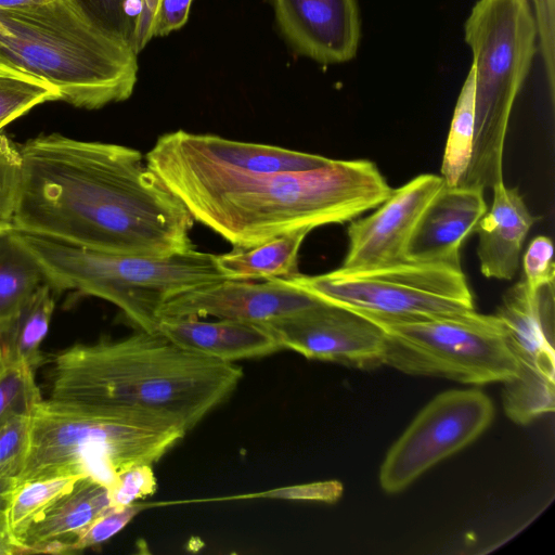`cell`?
Segmentation results:
<instances>
[{
  "label": "cell",
  "mask_w": 555,
  "mask_h": 555,
  "mask_svg": "<svg viewBox=\"0 0 555 555\" xmlns=\"http://www.w3.org/2000/svg\"><path fill=\"white\" fill-rule=\"evenodd\" d=\"M21 554V550L11 540L0 537V555Z\"/></svg>",
  "instance_id": "cell-39"
},
{
  "label": "cell",
  "mask_w": 555,
  "mask_h": 555,
  "mask_svg": "<svg viewBox=\"0 0 555 555\" xmlns=\"http://www.w3.org/2000/svg\"><path fill=\"white\" fill-rule=\"evenodd\" d=\"M52 1L54 0H0V10H29Z\"/></svg>",
  "instance_id": "cell-38"
},
{
  "label": "cell",
  "mask_w": 555,
  "mask_h": 555,
  "mask_svg": "<svg viewBox=\"0 0 555 555\" xmlns=\"http://www.w3.org/2000/svg\"><path fill=\"white\" fill-rule=\"evenodd\" d=\"M485 190L443 185L423 210L405 248V260L462 270L461 247L486 214Z\"/></svg>",
  "instance_id": "cell-16"
},
{
  "label": "cell",
  "mask_w": 555,
  "mask_h": 555,
  "mask_svg": "<svg viewBox=\"0 0 555 555\" xmlns=\"http://www.w3.org/2000/svg\"><path fill=\"white\" fill-rule=\"evenodd\" d=\"M309 232L298 230L254 247L216 255L217 266L228 280L291 279L299 274L298 254Z\"/></svg>",
  "instance_id": "cell-22"
},
{
  "label": "cell",
  "mask_w": 555,
  "mask_h": 555,
  "mask_svg": "<svg viewBox=\"0 0 555 555\" xmlns=\"http://www.w3.org/2000/svg\"><path fill=\"white\" fill-rule=\"evenodd\" d=\"M12 493L13 492L0 493V537L9 539L11 541H12V539H11V532H10L9 509H10Z\"/></svg>",
  "instance_id": "cell-37"
},
{
  "label": "cell",
  "mask_w": 555,
  "mask_h": 555,
  "mask_svg": "<svg viewBox=\"0 0 555 555\" xmlns=\"http://www.w3.org/2000/svg\"><path fill=\"white\" fill-rule=\"evenodd\" d=\"M108 488L90 477H79L26 531L23 554H38L54 541H66L109 508Z\"/></svg>",
  "instance_id": "cell-20"
},
{
  "label": "cell",
  "mask_w": 555,
  "mask_h": 555,
  "mask_svg": "<svg viewBox=\"0 0 555 555\" xmlns=\"http://www.w3.org/2000/svg\"><path fill=\"white\" fill-rule=\"evenodd\" d=\"M143 508L133 503L121 507L111 506L83 530L66 541H55L49 544V554H74L96 546L121 531Z\"/></svg>",
  "instance_id": "cell-29"
},
{
  "label": "cell",
  "mask_w": 555,
  "mask_h": 555,
  "mask_svg": "<svg viewBox=\"0 0 555 555\" xmlns=\"http://www.w3.org/2000/svg\"><path fill=\"white\" fill-rule=\"evenodd\" d=\"M53 291L41 284L0 332V359L36 372L46 363L41 351L54 311Z\"/></svg>",
  "instance_id": "cell-21"
},
{
  "label": "cell",
  "mask_w": 555,
  "mask_h": 555,
  "mask_svg": "<svg viewBox=\"0 0 555 555\" xmlns=\"http://www.w3.org/2000/svg\"><path fill=\"white\" fill-rule=\"evenodd\" d=\"M22 158L18 145L0 132V236L13 230Z\"/></svg>",
  "instance_id": "cell-30"
},
{
  "label": "cell",
  "mask_w": 555,
  "mask_h": 555,
  "mask_svg": "<svg viewBox=\"0 0 555 555\" xmlns=\"http://www.w3.org/2000/svg\"><path fill=\"white\" fill-rule=\"evenodd\" d=\"M153 465L140 464L121 472L108 489L111 505L121 507L153 494L157 483Z\"/></svg>",
  "instance_id": "cell-32"
},
{
  "label": "cell",
  "mask_w": 555,
  "mask_h": 555,
  "mask_svg": "<svg viewBox=\"0 0 555 555\" xmlns=\"http://www.w3.org/2000/svg\"><path fill=\"white\" fill-rule=\"evenodd\" d=\"M30 414L16 415L0 426V493L13 492L26 464Z\"/></svg>",
  "instance_id": "cell-28"
},
{
  "label": "cell",
  "mask_w": 555,
  "mask_h": 555,
  "mask_svg": "<svg viewBox=\"0 0 555 555\" xmlns=\"http://www.w3.org/2000/svg\"><path fill=\"white\" fill-rule=\"evenodd\" d=\"M464 34L474 59L475 126L470 163L459 184L486 190L503 181L511 112L537 51L530 0L477 1Z\"/></svg>",
  "instance_id": "cell-7"
},
{
  "label": "cell",
  "mask_w": 555,
  "mask_h": 555,
  "mask_svg": "<svg viewBox=\"0 0 555 555\" xmlns=\"http://www.w3.org/2000/svg\"><path fill=\"white\" fill-rule=\"evenodd\" d=\"M13 230L112 254L162 258L194 247V219L129 146L40 134L18 145Z\"/></svg>",
  "instance_id": "cell-1"
},
{
  "label": "cell",
  "mask_w": 555,
  "mask_h": 555,
  "mask_svg": "<svg viewBox=\"0 0 555 555\" xmlns=\"http://www.w3.org/2000/svg\"><path fill=\"white\" fill-rule=\"evenodd\" d=\"M42 399L33 370L0 359V426L13 416L31 414Z\"/></svg>",
  "instance_id": "cell-27"
},
{
  "label": "cell",
  "mask_w": 555,
  "mask_h": 555,
  "mask_svg": "<svg viewBox=\"0 0 555 555\" xmlns=\"http://www.w3.org/2000/svg\"><path fill=\"white\" fill-rule=\"evenodd\" d=\"M441 176L420 175L399 189L377 209L351 220L346 269H371L405 261V248L412 232L430 199L443 185Z\"/></svg>",
  "instance_id": "cell-13"
},
{
  "label": "cell",
  "mask_w": 555,
  "mask_h": 555,
  "mask_svg": "<svg viewBox=\"0 0 555 555\" xmlns=\"http://www.w3.org/2000/svg\"><path fill=\"white\" fill-rule=\"evenodd\" d=\"M553 243L550 237H534L524 255L525 283L530 293L553 284L555 278Z\"/></svg>",
  "instance_id": "cell-33"
},
{
  "label": "cell",
  "mask_w": 555,
  "mask_h": 555,
  "mask_svg": "<svg viewBox=\"0 0 555 555\" xmlns=\"http://www.w3.org/2000/svg\"><path fill=\"white\" fill-rule=\"evenodd\" d=\"M321 300L281 279L254 283L224 280L169 299L162 318L214 317L264 324L310 308Z\"/></svg>",
  "instance_id": "cell-14"
},
{
  "label": "cell",
  "mask_w": 555,
  "mask_h": 555,
  "mask_svg": "<svg viewBox=\"0 0 555 555\" xmlns=\"http://www.w3.org/2000/svg\"><path fill=\"white\" fill-rule=\"evenodd\" d=\"M280 30L299 54L321 64L352 60L361 38L357 0H272Z\"/></svg>",
  "instance_id": "cell-15"
},
{
  "label": "cell",
  "mask_w": 555,
  "mask_h": 555,
  "mask_svg": "<svg viewBox=\"0 0 555 555\" xmlns=\"http://www.w3.org/2000/svg\"><path fill=\"white\" fill-rule=\"evenodd\" d=\"M49 398L168 414L188 430L222 404L244 376L233 362L185 350L158 332L75 344L52 358Z\"/></svg>",
  "instance_id": "cell-3"
},
{
  "label": "cell",
  "mask_w": 555,
  "mask_h": 555,
  "mask_svg": "<svg viewBox=\"0 0 555 555\" xmlns=\"http://www.w3.org/2000/svg\"><path fill=\"white\" fill-rule=\"evenodd\" d=\"M530 1H532V3H535V2H538V1H540V0H530Z\"/></svg>",
  "instance_id": "cell-40"
},
{
  "label": "cell",
  "mask_w": 555,
  "mask_h": 555,
  "mask_svg": "<svg viewBox=\"0 0 555 555\" xmlns=\"http://www.w3.org/2000/svg\"><path fill=\"white\" fill-rule=\"evenodd\" d=\"M474 126L475 73L470 67L456 101L442 158L441 177L446 185H457L469 166Z\"/></svg>",
  "instance_id": "cell-24"
},
{
  "label": "cell",
  "mask_w": 555,
  "mask_h": 555,
  "mask_svg": "<svg viewBox=\"0 0 555 555\" xmlns=\"http://www.w3.org/2000/svg\"><path fill=\"white\" fill-rule=\"evenodd\" d=\"M492 190V205L475 231L480 271L489 279L512 280L526 236L539 217L529 211L517 188L501 181Z\"/></svg>",
  "instance_id": "cell-19"
},
{
  "label": "cell",
  "mask_w": 555,
  "mask_h": 555,
  "mask_svg": "<svg viewBox=\"0 0 555 555\" xmlns=\"http://www.w3.org/2000/svg\"><path fill=\"white\" fill-rule=\"evenodd\" d=\"M375 323L386 335L384 365L405 374L475 385L505 383L516 375V361L494 314L470 310L413 321Z\"/></svg>",
  "instance_id": "cell-9"
},
{
  "label": "cell",
  "mask_w": 555,
  "mask_h": 555,
  "mask_svg": "<svg viewBox=\"0 0 555 555\" xmlns=\"http://www.w3.org/2000/svg\"><path fill=\"white\" fill-rule=\"evenodd\" d=\"M51 101H60V93L50 82L0 64V131L35 106Z\"/></svg>",
  "instance_id": "cell-26"
},
{
  "label": "cell",
  "mask_w": 555,
  "mask_h": 555,
  "mask_svg": "<svg viewBox=\"0 0 555 555\" xmlns=\"http://www.w3.org/2000/svg\"><path fill=\"white\" fill-rule=\"evenodd\" d=\"M151 150L202 166L249 172L306 171L324 167L332 160L315 154L184 130L160 135Z\"/></svg>",
  "instance_id": "cell-17"
},
{
  "label": "cell",
  "mask_w": 555,
  "mask_h": 555,
  "mask_svg": "<svg viewBox=\"0 0 555 555\" xmlns=\"http://www.w3.org/2000/svg\"><path fill=\"white\" fill-rule=\"evenodd\" d=\"M315 298L375 322L413 321L474 310L460 269L402 261L371 269L339 268L318 275L281 279Z\"/></svg>",
  "instance_id": "cell-8"
},
{
  "label": "cell",
  "mask_w": 555,
  "mask_h": 555,
  "mask_svg": "<svg viewBox=\"0 0 555 555\" xmlns=\"http://www.w3.org/2000/svg\"><path fill=\"white\" fill-rule=\"evenodd\" d=\"M192 1L159 0L153 36L164 37L182 28L189 20Z\"/></svg>",
  "instance_id": "cell-35"
},
{
  "label": "cell",
  "mask_w": 555,
  "mask_h": 555,
  "mask_svg": "<svg viewBox=\"0 0 555 555\" xmlns=\"http://www.w3.org/2000/svg\"><path fill=\"white\" fill-rule=\"evenodd\" d=\"M79 477L36 479L21 483L12 493L9 522L11 539L23 554L22 540L28 528L65 492Z\"/></svg>",
  "instance_id": "cell-25"
},
{
  "label": "cell",
  "mask_w": 555,
  "mask_h": 555,
  "mask_svg": "<svg viewBox=\"0 0 555 555\" xmlns=\"http://www.w3.org/2000/svg\"><path fill=\"white\" fill-rule=\"evenodd\" d=\"M343 485L337 480L317 481L275 488L263 492L236 496L237 499H275L334 503L343 495Z\"/></svg>",
  "instance_id": "cell-34"
},
{
  "label": "cell",
  "mask_w": 555,
  "mask_h": 555,
  "mask_svg": "<svg viewBox=\"0 0 555 555\" xmlns=\"http://www.w3.org/2000/svg\"><path fill=\"white\" fill-rule=\"evenodd\" d=\"M147 167L195 221L235 248L351 221L392 192L366 159H332L306 171L249 172L202 166L150 150Z\"/></svg>",
  "instance_id": "cell-2"
},
{
  "label": "cell",
  "mask_w": 555,
  "mask_h": 555,
  "mask_svg": "<svg viewBox=\"0 0 555 555\" xmlns=\"http://www.w3.org/2000/svg\"><path fill=\"white\" fill-rule=\"evenodd\" d=\"M44 282L41 268L15 232L0 236V332Z\"/></svg>",
  "instance_id": "cell-23"
},
{
  "label": "cell",
  "mask_w": 555,
  "mask_h": 555,
  "mask_svg": "<svg viewBox=\"0 0 555 555\" xmlns=\"http://www.w3.org/2000/svg\"><path fill=\"white\" fill-rule=\"evenodd\" d=\"M188 431L181 421L157 411L42 399L30 414L18 486L90 477L109 489L121 472L158 462Z\"/></svg>",
  "instance_id": "cell-5"
},
{
  "label": "cell",
  "mask_w": 555,
  "mask_h": 555,
  "mask_svg": "<svg viewBox=\"0 0 555 555\" xmlns=\"http://www.w3.org/2000/svg\"><path fill=\"white\" fill-rule=\"evenodd\" d=\"M494 408L480 390H449L436 396L391 446L380 466L386 493L403 491L434 465L475 441L491 424Z\"/></svg>",
  "instance_id": "cell-11"
},
{
  "label": "cell",
  "mask_w": 555,
  "mask_h": 555,
  "mask_svg": "<svg viewBox=\"0 0 555 555\" xmlns=\"http://www.w3.org/2000/svg\"><path fill=\"white\" fill-rule=\"evenodd\" d=\"M263 325L274 334L283 349L305 358L362 370L384 365V330L350 309L321 300Z\"/></svg>",
  "instance_id": "cell-12"
},
{
  "label": "cell",
  "mask_w": 555,
  "mask_h": 555,
  "mask_svg": "<svg viewBox=\"0 0 555 555\" xmlns=\"http://www.w3.org/2000/svg\"><path fill=\"white\" fill-rule=\"evenodd\" d=\"M103 27L129 40L133 46L141 0H75ZM134 48V47H133Z\"/></svg>",
  "instance_id": "cell-31"
},
{
  "label": "cell",
  "mask_w": 555,
  "mask_h": 555,
  "mask_svg": "<svg viewBox=\"0 0 555 555\" xmlns=\"http://www.w3.org/2000/svg\"><path fill=\"white\" fill-rule=\"evenodd\" d=\"M14 232L53 292L73 291L107 300L146 332H157L160 310L169 299L228 280L216 255L195 248L162 258L140 257Z\"/></svg>",
  "instance_id": "cell-6"
},
{
  "label": "cell",
  "mask_w": 555,
  "mask_h": 555,
  "mask_svg": "<svg viewBox=\"0 0 555 555\" xmlns=\"http://www.w3.org/2000/svg\"><path fill=\"white\" fill-rule=\"evenodd\" d=\"M132 43L103 27L75 0L0 10V64L54 86L60 101L99 109L128 100L138 81Z\"/></svg>",
  "instance_id": "cell-4"
},
{
  "label": "cell",
  "mask_w": 555,
  "mask_h": 555,
  "mask_svg": "<svg viewBox=\"0 0 555 555\" xmlns=\"http://www.w3.org/2000/svg\"><path fill=\"white\" fill-rule=\"evenodd\" d=\"M159 0H141V11L137 20L133 47L139 53L154 37L155 17Z\"/></svg>",
  "instance_id": "cell-36"
},
{
  "label": "cell",
  "mask_w": 555,
  "mask_h": 555,
  "mask_svg": "<svg viewBox=\"0 0 555 555\" xmlns=\"http://www.w3.org/2000/svg\"><path fill=\"white\" fill-rule=\"evenodd\" d=\"M157 332L185 350L229 363L267 357L283 349L267 326L244 321L162 318Z\"/></svg>",
  "instance_id": "cell-18"
},
{
  "label": "cell",
  "mask_w": 555,
  "mask_h": 555,
  "mask_svg": "<svg viewBox=\"0 0 555 555\" xmlns=\"http://www.w3.org/2000/svg\"><path fill=\"white\" fill-rule=\"evenodd\" d=\"M494 315L517 364L503 383V406L514 423L527 425L555 406L554 283L530 293L521 280L504 293Z\"/></svg>",
  "instance_id": "cell-10"
}]
</instances>
